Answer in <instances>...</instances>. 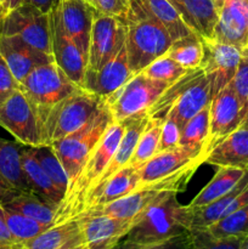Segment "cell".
I'll return each mask as SVG.
<instances>
[{
  "label": "cell",
  "instance_id": "obj_1",
  "mask_svg": "<svg viewBox=\"0 0 248 249\" xmlns=\"http://www.w3.org/2000/svg\"><path fill=\"white\" fill-rule=\"evenodd\" d=\"M124 21L128 62L135 77L150 63L165 55L174 40L167 28L151 15L141 0H128V11Z\"/></svg>",
  "mask_w": 248,
  "mask_h": 249
},
{
  "label": "cell",
  "instance_id": "obj_2",
  "mask_svg": "<svg viewBox=\"0 0 248 249\" xmlns=\"http://www.w3.org/2000/svg\"><path fill=\"white\" fill-rule=\"evenodd\" d=\"M177 192H168L141 213L122 241L153 243L169 240L191 231V209L181 206Z\"/></svg>",
  "mask_w": 248,
  "mask_h": 249
},
{
  "label": "cell",
  "instance_id": "obj_3",
  "mask_svg": "<svg viewBox=\"0 0 248 249\" xmlns=\"http://www.w3.org/2000/svg\"><path fill=\"white\" fill-rule=\"evenodd\" d=\"M123 134V123L112 122L109 124L101 140L99 141L96 147L94 148L91 155L89 156L87 162L80 169L75 181L66 194L65 199L58 209L56 224L79 218V215L84 211L88 192L92 189L95 182L109 164L114 152L118 148Z\"/></svg>",
  "mask_w": 248,
  "mask_h": 249
},
{
  "label": "cell",
  "instance_id": "obj_4",
  "mask_svg": "<svg viewBox=\"0 0 248 249\" xmlns=\"http://www.w3.org/2000/svg\"><path fill=\"white\" fill-rule=\"evenodd\" d=\"M79 88L55 62L35 67L19 84V90L35 112L40 133L51 109Z\"/></svg>",
  "mask_w": 248,
  "mask_h": 249
},
{
  "label": "cell",
  "instance_id": "obj_5",
  "mask_svg": "<svg viewBox=\"0 0 248 249\" xmlns=\"http://www.w3.org/2000/svg\"><path fill=\"white\" fill-rule=\"evenodd\" d=\"M104 104L105 99L79 88L51 109L41 126L43 145H51L82 129L95 118Z\"/></svg>",
  "mask_w": 248,
  "mask_h": 249
},
{
  "label": "cell",
  "instance_id": "obj_6",
  "mask_svg": "<svg viewBox=\"0 0 248 249\" xmlns=\"http://www.w3.org/2000/svg\"><path fill=\"white\" fill-rule=\"evenodd\" d=\"M112 122L113 119L109 113L108 107L104 104L95 118L87 125L50 145L67 173L70 187L75 181L82 167Z\"/></svg>",
  "mask_w": 248,
  "mask_h": 249
},
{
  "label": "cell",
  "instance_id": "obj_7",
  "mask_svg": "<svg viewBox=\"0 0 248 249\" xmlns=\"http://www.w3.org/2000/svg\"><path fill=\"white\" fill-rule=\"evenodd\" d=\"M170 84L139 73L117 91L105 97V104L113 122L121 123L131 117L147 113L148 108Z\"/></svg>",
  "mask_w": 248,
  "mask_h": 249
},
{
  "label": "cell",
  "instance_id": "obj_8",
  "mask_svg": "<svg viewBox=\"0 0 248 249\" xmlns=\"http://www.w3.org/2000/svg\"><path fill=\"white\" fill-rule=\"evenodd\" d=\"M0 36H18L28 45L53 55L50 16L33 5L23 2L10 10L0 21Z\"/></svg>",
  "mask_w": 248,
  "mask_h": 249
},
{
  "label": "cell",
  "instance_id": "obj_9",
  "mask_svg": "<svg viewBox=\"0 0 248 249\" xmlns=\"http://www.w3.org/2000/svg\"><path fill=\"white\" fill-rule=\"evenodd\" d=\"M124 17L108 16L95 10L87 70H100L125 44L126 26Z\"/></svg>",
  "mask_w": 248,
  "mask_h": 249
},
{
  "label": "cell",
  "instance_id": "obj_10",
  "mask_svg": "<svg viewBox=\"0 0 248 249\" xmlns=\"http://www.w3.org/2000/svg\"><path fill=\"white\" fill-rule=\"evenodd\" d=\"M0 126L9 131L21 145L33 147L43 145L35 112L19 88L5 101L0 102Z\"/></svg>",
  "mask_w": 248,
  "mask_h": 249
},
{
  "label": "cell",
  "instance_id": "obj_11",
  "mask_svg": "<svg viewBox=\"0 0 248 249\" xmlns=\"http://www.w3.org/2000/svg\"><path fill=\"white\" fill-rule=\"evenodd\" d=\"M202 43L203 58L201 68L211 85L212 97H214L232 80L240 62L242 49L212 38H202Z\"/></svg>",
  "mask_w": 248,
  "mask_h": 249
},
{
  "label": "cell",
  "instance_id": "obj_12",
  "mask_svg": "<svg viewBox=\"0 0 248 249\" xmlns=\"http://www.w3.org/2000/svg\"><path fill=\"white\" fill-rule=\"evenodd\" d=\"M209 119V138L206 156L245 122L240 100L230 84L212 99Z\"/></svg>",
  "mask_w": 248,
  "mask_h": 249
},
{
  "label": "cell",
  "instance_id": "obj_13",
  "mask_svg": "<svg viewBox=\"0 0 248 249\" xmlns=\"http://www.w3.org/2000/svg\"><path fill=\"white\" fill-rule=\"evenodd\" d=\"M51 31V53L53 62L66 73L68 78L82 88L88 61L77 44L68 36L61 23L56 6L49 12Z\"/></svg>",
  "mask_w": 248,
  "mask_h": 249
},
{
  "label": "cell",
  "instance_id": "obj_14",
  "mask_svg": "<svg viewBox=\"0 0 248 249\" xmlns=\"http://www.w3.org/2000/svg\"><path fill=\"white\" fill-rule=\"evenodd\" d=\"M214 4L218 22L212 39L240 49L248 46V0H214Z\"/></svg>",
  "mask_w": 248,
  "mask_h": 249
},
{
  "label": "cell",
  "instance_id": "obj_15",
  "mask_svg": "<svg viewBox=\"0 0 248 249\" xmlns=\"http://www.w3.org/2000/svg\"><path fill=\"white\" fill-rule=\"evenodd\" d=\"M84 249H112L126 236L135 220L107 215H83L78 218Z\"/></svg>",
  "mask_w": 248,
  "mask_h": 249
},
{
  "label": "cell",
  "instance_id": "obj_16",
  "mask_svg": "<svg viewBox=\"0 0 248 249\" xmlns=\"http://www.w3.org/2000/svg\"><path fill=\"white\" fill-rule=\"evenodd\" d=\"M128 62L125 44L122 46L117 55H114L107 63L97 71H85L82 88L97 96H109L114 91L123 87L133 78Z\"/></svg>",
  "mask_w": 248,
  "mask_h": 249
},
{
  "label": "cell",
  "instance_id": "obj_17",
  "mask_svg": "<svg viewBox=\"0 0 248 249\" xmlns=\"http://www.w3.org/2000/svg\"><path fill=\"white\" fill-rule=\"evenodd\" d=\"M56 9L66 33L77 44L88 61L94 6L88 0H58Z\"/></svg>",
  "mask_w": 248,
  "mask_h": 249
},
{
  "label": "cell",
  "instance_id": "obj_18",
  "mask_svg": "<svg viewBox=\"0 0 248 249\" xmlns=\"http://www.w3.org/2000/svg\"><path fill=\"white\" fill-rule=\"evenodd\" d=\"M0 55L7 63L18 85L35 67L53 62V55L43 53L14 36H0Z\"/></svg>",
  "mask_w": 248,
  "mask_h": 249
},
{
  "label": "cell",
  "instance_id": "obj_19",
  "mask_svg": "<svg viewBox=\"0 0 248 249\" xmlns=\"http://www.w3.org/2000/svg\"><path fill=\"white\" fill-rule=\"evenodd\" d=\"M212 99L211 85L203 70L199 68L194 79L180 92L165 118L174 119L182 129L186 122L211 105Z\"/></svg>",
  "mask_w": 248,
  "mask_h": 249
},
{
  "label": "cell",
  "instance_id": "obj_20",
  "mask_svg": "<svg viewBox=\"0 0 248 249\" xmlns=\"http://www.w3.org/2000/svg\"><path fill=\"white\" fill-rule=\"evenodd\" d=\"M194 164H203V158L195 157L191 152L181 146L163 152H157L142 167L139 168L141 186L164 179Z\"/></svg>",
  "mask_w": 248,
  "mask_h": 249
},
{
  "label": "cell",
  "instance_id": "obj_21",
  "mask_svg": "<svg viewBox=\"0 0 248 249\" xmlns=\"http://www.w3.org/2000/svg\"><path fill=\"white\" fill-rule=\"evenodd\" d=\"M203 163L248 170V121L218 143L204 157Z\"/></svg>",
  "mask_w": 248,
  "mask_h": 249
},
{
  "label": "cell",
  "instance_id": "obj_22",
  "mask_svg": "<svg viewBox=\"0 0 248 249\" xmlns=\"http://www.w3.org/2000/svg\"><path fill=\"white\" fill-rule=\"evenodd\" d=\"M140 186L141 181L140 175H139V169L135 167H131V165H126L123 169L117 172L113 177L109 178L101 186L92 190L88 195L87 199H85L83 213L94 206L107 204L109 202L122 198L125 195L138 190Z\"/></svg>",
  "mask_w": 248,
  "mask_h": 249
},
{
  "label": "cell",
  "instance_id": "obj_23",
  "mask_svg": "<svg viewBox=\"0 0 248 249\" xmlns=\"http://www.w3.org/2000/svg\"><path fill=\"white\" fill-rule=\"evenodd\" d=\"M194 33L212 38L218 22L214 0H168Z\"/></svg>",
  "mask_w": 248,
  "mask_h": 249
},
{
  "label": "cell",
  "instance_id": "obj_24",
  "mask_svg": "<svg viewBox=\"0 0 248 249\" xmlns=\"http://www.w3.org/2000/svg\"><path fill=\"white\" fill-rule=\"evenodd\" d=\"M21 163L31 191L45 202L58 207L60 209L65 199V195L51 181L49 175L34 156L32 146L21 145Z\"/></svg>",
  "mask_w": 248,
  "mask_h": 249
},
{
  "label": "cell",
  "instance_id": "obj_25",
  "mask_svg": "<svg viewBox=\"0 0 248 249\" xmlns=\"http://www.w3.org/2000/svg\"><path fill=\"white\" fill-rule=\"evenodd\" d=\"M82 230L78 219L63 221L22 245V249H82Z\"/></svg>",
  "mask_w": 248,
  "mask_h": 249
},
{
  "label": "cell",
  "instance_id": "obj_26",
  "mask_svg": "<svg viewBox=\"0 0 248 249\" xmlns=\"http://www.w3.org/2000/svg\"><path fill=\"white\" fill-rule=\"evenodd\" d=\"M246 172L247 170L241 168L218 167L213 179L197 194V196L187 206L190 208H198L220 198L240 182V180L245 177Z\"/></svg>",
  "mask_w": 248,
  "mask_h": 249
},
{
  "label": "cell",
  "instance_id": "obj_27",
  "mask_svg": "<svg viewBox=\"0 0 248 249\" xmlns=\"http://www.w3.org/2000/svg\"><path fill=\"white\" fill-rule=\"evenodd\" d=\"M1 206L51 226L55 225L57 219L58 207L48 203L29 191L16 192L6 203Z\"/></svg>",
  "mask_w": 248,
  "mask_h": 249
},
{
  "label": "cell",
  "instance_id": "obj_28",
  "mask_svg": "<svg viewBox=\"0 0 248 249\" xmlns=\"http://www.w3.org/2000/svg\"><path fill=\"white\" fill-rule=\"evenodd\" d=\"M209 111L211 105L199 111L186 122L181 129L180 146L191 152L195 157H206L207 142L209 138Z\"/></svg>",
  "mask_w": 248,
  "mask_h": 249
},
{
  "label": "cell",
  "instance_id": "obj_29",
  "mask_svg": "<svg viewBox=\"0 0 248 249\" xmlns=\"http://www.w3.org/2000/svg\"><path fill=\"white\" fill-rule=\"evenodd\" d=\"M247 184L248 170L246 172L245 177L240 180V182L223 197L215 199L207 206L198 207V208H190L191 209V229H207L220 220L221 218H224V214L232 199L245 189Z\"/></svg>",
  "mask_w": 248,
  "mask_h": 249
},
{
  "label": "cell",
  "instance_id": "obj_30",
  "mask_svg": "<svg viewBox=\"0 0 248 249\" xmlns=\"http://www.w3.org/2000/svg\"><path fill=\"white\" fill-rule=\"evenodd\" d=\"M0 174L19 191H31L21 163V143L0 138Z\"/></svg>",
  "mask_w": 248,
  "mask_h": 249
},
{
  "label": "cell",
  "instance_id": "obj_31",
  "mask_svg": "<svg viewBox=\"0 0 248 249\" xmlns=\"http://www.w3.org/2000/svg\"><path fill=\"white\" fill-rule=\"evenodd\" d=\"M146 9L169 32L173 40L185 38L194 32L185 24L177 10L168 0H141Z\"/></svg>",
  "mask_w": 248,
  "mask_h": 249
},
{
  "label": "cell",
  "instance_id": "obj_32",
  "mask_svg": "<svg viewBox=\"0 0 248 249\" xmlns=\"http://www.w3.org/2000/svg\"><path fill=\"white\" fill-rule=\"evenodd\" d=\"M167 55L186 70L201 68L202 58H203L202 36L192 33L185 38L174 40Z\"/></svg>",
  "mask_w": 248,
  "mask_h": 249
},
{
  "label": "cell",
  "instance_id": "obj_33",
  "mask_svg": "<svg viewBox=\"0 0 248 249\" xmlns=\"http://www.w3.org/2000/svg\"><path fill=\"white\" fill-rule=\"evenodd\" d=\"M163 123H164V119H148L146 128L143 129L142 134L140 135L138 145H136L135 151H134L128 165H131V167H135L139 169L158 152Z\"/></svg>",
  "mask_w": 248,
  "mask_h": 249
},
{
  "label": "cell",
  "instance_id": "obj_34",
  "mask_svg": "<svg viewBox=\"0 0 248 249\" xmlns=\"http://www.w3.org/2000/svg\"><path fill=\"white\" fill-rule=\"evenodd\" d=\"M0 211H1V214L4 216L5 223H6L10 232L12 233L15 240L21 243V245H23L24 242L32 240L35 236L40 235L41 232L48 230L49 228H51V225L28 218V216L23 215L18 212L5 208L1 204H0Z\"/></svg>",
  "mask_w": 248,
  "mask_h": 249
},
{
  "label": "cell",
  "instance_id": "obj_35",
  "mask_svg": "<svg viewBox=\"0 0 248 249\" xmlns=\"http://www.w3.org/2000/svg\"><path fill=\"white\" fill-rule=\"evenodd\" d=\"M32 150H33L34 156L39 160L43 169L45 170L51 181L53 182V185L66 197L68 187H70V179H68L67 173H66L65 168H63L61 160H58L53 148L50 145H40L36 146V147L32 146Z\"/></svg>",
  "mask_w": 248,
  "mask_h": 249
},
{
  "label": "cell",
  "instance_id": "obj_36",
  "mask_svg": "<svg viewBox=\"0 0 248 249\" xmlns=\"http://www.w3.org/2000/svg\"><path fill=\"white\" fill-rule=\"evenodd\" d=\"M208 229L215 237H230L240 236L245 237L248 235V204L224 216Z\"/></svg>",
  "mask_w": 248,
  "mask_h": 249
},
{
  "label": "cell",
  "instance_id": "obj_37",
  "mask_svg": "<svg viewBox=\"0 0 248 249\" xmlns=\"http://www.w3.org/2000/svg\"><path fill=\"white\" fill-rule=\"evenodd\" d=\"M186 68L180 66L177 61L173 60L167 53L153 61L142 71V74L151 79L162 80L167 83H174L187 72Z\"/></svg>",
  "mask_w": 248,
  "mask_h": 249
},
{
  "label": "cell",
  "instance_id": "obj_38",
  "mask_svg": "<svg viewBox=\"0 0 248 249\" xmlns=\"http://www.w3.org/2000/svg\"><path fill=\"white\" fill-rule=\"evenodd\" d=\"M192 249H240L245 237H215L208 229H191Z\"/></svg>",
  "mask_w": 248,
  "mask_h": 249
},
{
  "label": "cell",
  "instance_id": "obj_39",
  "mask_svg": "<svg viewBox=\"0 0 248 249\" xmlns=\"http://www.w3.org/2000/svg\"><path fill=\"white\" fill-rule=\"evenodd\" d=\"M230 85L237 99L240 100L245 122L248 121V46L242 49L237 70L230 82Z\"/></svg>",
  "mask_w": 248,
  "mask_h": 249
},
{
  "label": "cell",
  "instance_id": "obj_40",
  "mask_svg": "<svg viewBox=\"0 0 248 249\" xmlns=\"http://www.w3.org/2000/svg\"><path fill=\"white\" fill-rule=\"evenodd\" d=\"M112 249H192V242L191 235L184 233L169 240L153 243H128L121 241Z\"/></svg>",
  "mask_w": 248,
  "mask_h": 249
},
{
  "label": "cell",
  "instance_id": "obj_41",
  "mask_svg": "<svg viewBox=\"0 0 248 249\" xmlns=\"http://www.w3.org/2000/svg\"><path fill=\"white\" fill-rule=\"evenodd\" d=\"M180 138H181V128H180L179 124L169 117L165 118L164 123H163L162 133H160L158 152L179 147Z\"/></svg>",
  "mask_w": 248,
  "mask_h": 249
},
{
  "label": "cell",
  "instance_id": "obj_42",
  "mask_svg": "<svg viewBox=\"0 0 248 249\" xmlns=\"http://www.w3.org/2000/svg\"><path fill=\"white\" fill-rule=\"evenodd\" d=\"M97 12L108 16L124 17L128 11V0H89Z\"/></svg>",
  "mask_w": 248,
  "mask_h": 249
},
{
  "label": "cell",
  "instance_id": "obj_43",
  "mask_svg": "<svg viewBox=\"0 0 248 249\" xmlns=\"http://www.w3.org/2000/svg\"><path fill=\"white\" fill-rule=\"evenodd\" d=\"M18 88V83L15 79L7 63L0 55V102L5 101Z\"/></svg>",
  "mask_w": 248,
  "mask_h": 249
},
{
  "label": "cell",
  "instance_id": "obj_44",
  "mask_svg": "<svg viewBox=\"0 0 248 249\" xmlns=\"http://www.w3.org/2000/svg\"><path fill=\"white\" fill-rule=\"evenodd\" d=\"M0 249H22L21 243L17 242L10 232L1 211H0Z\"/></svg>",
  "mask_w": 248,
  "mask_h": 249
},
{
  "label": "cell",
  "instance_id": "obj_45",
  "mask_svg": "<svg viewBox=\"0 0 248 249\" xmlns=\"http://www.w3.org/2000/svg\"><path fill=\"white\" fill-rule=\"evenodd\" d=\"M19 190L15 189L1 174H0V204H4Z\"/></svg>",
  "mask_w": 248,
  "mask_h": 249
},
{
  "label": "cell",
  "instance_id": "obj_46",
  "mask_svg": "<svg viewBox=\"0 0 248 249\" xmlns=\"http://www.w3.org/2000/svg\"><path fill=\"white\" fill-rule=\"evenodd\" d=\"M23 2L33 5V6H35L36 9H39L40 11L49 14V12L57 5L58 0H23Z\"/></svg>",
  "mask_w": 248,
  "mask_h": 249
},
{
  "label": "cell",
  "instance_id": "obj_47",
  "mask_svg": "<svg viewBox=\"0 0 248 249\" xmlns=\"http://www.w3.org/2000/svg\"><path fill=\"white\" fill-rule=\"evenodd\" d=\"M23 4V0H9V11Z\"/></svg>",
  "mask_w": 248,
  "mask_h": 249
},
{
  "label": "cell",
  "instance_id": "obj_48",
  "mask_svg": "<svg viewBox=\"0 0 248 249\" xmlns=\"http://www.w3.org/2000/svg\"><path fill=\"white\" fill-rule=\"evenodd\" d=\"M1 1V6H2V17L9 12V0H0Z\"/></svg>",
  "mask_w": 248,
  "mask_h": 249
},
{
  "label": "cell",
  "instance_id": "obj_49",
  "mask_svg": "<svg viewBox=\"0 0 248 249\" xmlns=\"http://www.w3.org/2000/svg\"><path fill=\"white\" fill-rule=\"evenodd\" d=\"M240 249H248V235L245 236V238H243Z\"/></svg>",
  "mask_w": 248,
  "mask_h": 249
},
{
  "label": "cell",
  "instance_id": "obj_50",
  "mask_svg": "<svg viewBox=\"0 0 248 249\" xmlns=\"http://www.w3.org/2000/svg\"><path fill=\"white\" fill-rule=\"evenodd\" d=\"M2 18V6H1V1H0V21Z\"/></svg>",
  "mask_w": 248,
  "mask_h": 249
},
{
  "label": "cell",
  "instance_id": "obj_51",
  "mask_svg": "<svg viewBox=\"0 0 248 249\" xmlns=\"http://www.w3.org/2000/svg\"><path fill=\"white\" fill-rule=\"evenodd\" d=\"M82 249H84V248H82Z\"/></svg>",
  "mask_w": 248,
  "mask_h": 249
},
{
  "label": "cell",
  "instance_id": "obj_52",
  "mask_svg": "<svg viewBox=\"0 0 248 249\" xmlns=\"http://www.w3.org/2000/svg\"><path fill=\"white\" fill-rule=\"evenodd\" d=\"M88 1H89V0H88Z\"/></svg>",
  "mask_w": 248,
  "mask_h": 249
}]
</instances>
